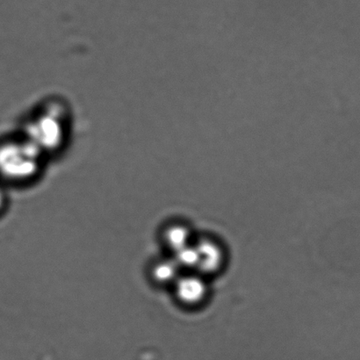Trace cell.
Segmentation results:
<instances>
[{
	"mask_svg": "<svg viewBox=\"0 0 360 360\" xmlns=\"http://www.w3.org/2000/svg\"><path fill=\"white\" fill-rule=\"evenodd\" d=\"M69 120L60 105H48L27 119L24 135L46 156L62 149L68 137Z\"/></svg>",
	"mask_w": 360,
	"mask_h": 360,
	"instance_id": "6da1fadb",
	"label": "cell"
},
{
	"mask_svg": "<svg viewBox=\"0 0 360 360\" xmlns=\"http://www.w3.org/2000/svg\"><path fill=\"white\" fill-rule=\"evenodd\" d=\"M46 155L31 141H13L0 147V172L13 180L26 181L40 172Z\"/></svg>",
	"mask_w": 360,
	"mask_h": 360,
	"instance_id": "7a4b0ae2",
	"label": "cell"
},
{
	"mask_svg": "<svg viewBox=\"0 0 360 360\" xmlns=\"http://www.w3.org/2000/svg\"><path fill=\"white\" fill-rule=\"evenodd\" d=\"M174 285L176 297L186 305L199 304L207 294L206 284L195 275L179 277Z\"/></svg>",
	"mask_w": 360,
	"mask_h": 360,
	"instance_id": "3957f363",
	"label": "cell"
},
{
	"mask_svg": "<svg viewBox=\"0 0 360 360\" xmlns=\"http://www.w3.org/2000/svg\"><path fill=\"white\" fill-rule=\"evenodd\" d=\"M199 253L197 269L203 274H213L224 264V252L220 246L210 240H203L195 245Z\"/></svg>",
	"mask_w": 360,
	"mask_h": 360,
	"instance_id": "277c9868",
	"label": "cell"
},
{
	"mask_svg": "<svg viewBox=\"0 0 360 360\" xmlns=\"http://www.w3.org/2000/svg\"><path fill=\"white\" fill-rule=\"evenodd\" d=\"M179 266L172 259H163L155 261L151 264L150 274L151 280L158 285L175 283L178 280Z\"/></svg>",
	"mask_w": 360,
	"mask_h": 360,
	"instance_id": "5b68a950",
	"label": "cell"
},
{
	"mask_svg": "<svg viewBox=\"0 0 360 360\" xmlns=\"http://www.w3.org/2000/svg\"><path fill=\"white\" fill-rule=\"evenodd\" d=\"M191 233L182 224H172L165 229L163 240L169 249L176 252L190 245Z\"/></svg>",
	"mask_w": 360,
	"mask_h": 360,
	"instance_id": "8992f818",
	"label": "cell"
},
{
	"mask_svg": "<svg viewBox=\"0 0 360 360\" xmlns=\"http://www.w3.org/2000/svg\"><path fill=\"white\" fill-rule=\"evenodd\" d=\"M174 259L179 268L193 269L199 264V253L195 245H189L174 252Z\"/></svg>",
	"mask_w": 360,
	"mask_h": 360,
	"instance_id": "52a82bcc",
	"label": "cell"
},
{
	"mask_svg": "<svg viewBox=\"0 0 360 360\" xmlns=\"http://www.w3.org/2000/svg\"><path fill=\"white\" fill-rule=\"evenodd\" d=\"M4 203H5V196H4L3 193L0 191V210L3 207Z\"/></svg>",
	"mask_w": 360,
	"mask_h": 360,
	"instance_id": "ba28073f",
	"label": "cell"
}]
</instances>
